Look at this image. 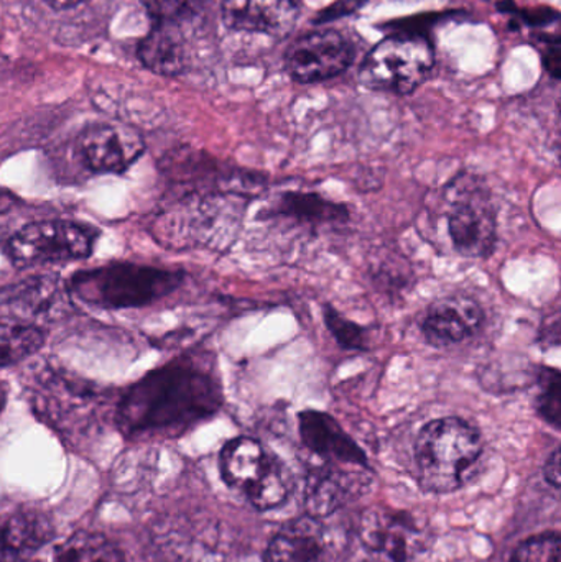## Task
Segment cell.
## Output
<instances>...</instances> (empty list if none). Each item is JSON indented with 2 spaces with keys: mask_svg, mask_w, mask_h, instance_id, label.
Returning <instances> with one entry per match:
<instances>
[{
  "mask_svg": "<svg viewBox=\"0 0 561 562\" xmlns=\"http://www.w3.org/2000/svg\"><path fill=\"white\" fill-rule=\"evenodd\" d=\"M216 373L197 359H177L152 370L125 390L115 423L128 438L183 431L211 418L223 406Z\"/></svg>",
  "mask_w": 561,
  "mask_h": 562,
  "instance_id": "obj_1",
  "label": "cell"
},
{
  "mask_svg": "<svg viewBox=\"0 0 561 562\" xmlns=\"http://www.w3.org/2000/svg\"><path fill=\"white\" fill-rule=\"evenodd\" d=\"M480 429L458 416L427 423L415 439L418 482L425 491L450 494L470 481L483 456Z\"/></svg>",
  "mask_w": 561,
  "mask_h": 562,
  "instance_id": "obj_2",
  "label": "cell"
},
{
  "mask_svg": "<svg viewBox=\"0 0 561 562\" xmlns=\"http://www.w3.org/2000/svg\"><path fill=\"white\" fill-rule=\"evenodd\" d=\"M180 270L158 269L137 263H109L75 273L66 290L98 310L144 307L177 291L183 283Z\"/></svg>",
  "mask_w": 561,
  "mask_h": 562,
  "instance_id": "obj_3",
  "label": "cell"
},
{
  "mask_svg": "<svg viewBox=\"0 0 561 562\" xmlns=\"http://www.w3.org/2000/svg\"><path fill=\"white\" fill-rule=\"evenodd\" d=\"M445 203L453 249L467 259H490L497 246V213L486 180L458 175L445 188Z\"/></svg>",
  "mask_w": 561,
  "mask_h": 562,
  "instance_id": "obj_4",
  "label": "cell"
},
{
  "mask_svg": "<svg viewBox=\"0 0 561 562\" xmlns=\"http://www.w3.org/2000/svg\"><path fill=\"white\" fill-rule=\"evenodd\" d=\"M434 65V46L427 36L397 33L369 52L359 69V79L372 91L411 94L424 85Z\"/></svg>",
  "mask_w": 561,
  "mask_h": 562,
  "instance_id": "obj_5",
  "label": "cell"
},
{
  "mask_svg": "<svg viewBox=\"0 0 561 562\" xmlns=\"http://www.w3.org/2000/svg\"><path fill=\"white\" fill-rule=\"evenodd\" d=\"M98 229L75 221H38L10 237L5 256L15 269L75 262L88 259L98 240Z\"/></svg>",
  "mask_w": 561,
  "mask_h": 562,
  "instance_id": "obj_6",
  "label": "cell"
},
{
  "mask_svg": "<svg viewBox=\"0 0 561 562\" xmlns=\"http://www.w3.org/2000/svg\"><path fill=\"white\" fill-rule=\"evenodd\" d=\"M355 46L341 32L316 30L289 46L285 69L293 81L310 85L341 75L355 61Z\"/></svg>",
  "mask_w": 561,
  "mask_h": 562,
  "instance_id": "obj_7",
  "label": "cell"
},
{
  "mask_svg": "<svg viewBox=\"0 0 561 562\" xmlns=\"http://www.w3.org/2000/svg\"><path fill=\"white\" fill-rule=\"evenodd\" d=\"M141 135L124 125L91 124L79 134L76 154L92 173L121 175L141 157Z\"/></svg>",
  "mask_w": 561,
  "mask_h": 562,
  "instance_id": "obj_8",
  "label": "cell"
},
{
  "mask_svg": "<svg viewBox=\"0 0 561 562\" xmlns=\"http://www.w3.org/2000/svg\"><path fill=\"white\" fill-rule=\"evenodd\" d=\"M417 535L405 514L369 510L356 531L359 562H407Z\"/></svg>",
  "mask_w": 561,
  "mask_h": 562,
  "instance_id": "obj_9",
  "label": "cell"
},
{
  "mask_svg": "<svg viewBox=\"0 0 561 562\" xmlns=\"http://www.w3.org/2000/svg\"><path fill=\"white\" fill-rule=\"evenodd\" d=\"M483 324V306L474 297L457 294L441 297L428 306L422 321V333L435 349H448L476 336Z\"/></svg>",
  "mask_w": 561,
  "mask_h": 562,
  "instance_id": "obj_10",
  "label": "cell"
},
{
  "mask_svg": "<svg viewBox=\"0 0 561 562\" xmlns=\"http://www.w3.org/2000/svg\"><path fill=\"white\" fill-rule=\"evenodd\" d=\"M65 307L58 277L38 276L0 290V319L40 326Z\"/></svg>",
  "mask_w": 561,
  "mask_h": 562,
  "instance_id": "obj_11",
  "label": "cell"
},
{
  "mask_svg": "<svg viewBox=\"0 0 561 562\" xmlns=\"http://www.w3.org/2000/svg\"><path fill=\"white\" fill-rule=\"evenodd\" d=\"M351 468L352 465L325 464L312 471L306 485V515L322 520L368 491L371 469L351 471Z\"/></svg>",
  "mask_w": 561,
  "mask_h": 562,
  "instance_id": "obj_12",
  "label": "cell"
},
{
  "mask_svg": "<svg viewBox=\"0 0 561 562\" xmlns=\"http://www.w3.org/2000/svg\"><path fill=\"white\" fill-rule=\"evenodd\" d=\"M299 431L306 449L323 459L325 464L369 469L368 456L361 446L329 413L303 409L299 413Z\"/></svg>",
  "mask_w": 561,
  "mask_h": 562,
  "instance_id": "obj_13",
  "label": "cell"
},
{
  "mask_svg": "<svg viewBox=\"0 0 561 562\" xmlns=\"http://www.w3.org/2000/svg\"><path fill=\"white\" fill-rule=\"evenodd\" d=\"M224 25L234 32L283 38L300 15V0H223Z\"/></svg>",
  "mask_w": 561,
  "mask_h": 562,
  "instance_id": "obj_14",
  "label": "cell"
},
{
  "mask_svg": "<svg viewBox=\"0 0 561 562\" xmlns=\"http://www.w3.org/2000/svg\"><path fill=\"white\" fill-rule=\"evenodd\" d=\"M53 538L52 520L38 510H16L0 518V562H23Z\"/></svg>",
  "mask_w": 561,
  "mask_h": 562,
  "instance_id": "obj_15",
  "label": "cell"
},
{
  "mask_svg": "<svg viewBox=\"0 0 561 562\" xmlns=\"http://www.w3.org/2000/svg\"><path fill=\"white\" fill-rule=\"evenodd\" d=\"M273 459L257 439L239 436L227 441L221 451V475L231 488L246 494L269 471Z\"/></svg>",
  "mask_w": 561,
  "mask_h": 562,
  "instance_id": "obj_16",
  "label": "cell"
},
{
  "mask_svg": "<svg viewBox=\"0 0 561 562\" xmlns=\"http://www.w3.org/2000/svg\"><path fill=\"white\" fill-rule=\"evenodd\" d=\"M263 562H325V531L305 515L287 524L270 541Z\"/></svg>",
  "mask_w": 561,
  "mask_h": 562,
  "instance_id": "obj_17",
  "label": "cell"
},
{
  "mask_svg": "<svg viewBox=\"0 0 561 562\" xmlns=\"http://www.w3.org/2000/svg\"><path fill=\"white\" fill-rule=\"evenodd\" d=\"M263 214L266 217H285L308 226L346 224L351 221V211L346 204L328 200L318 193L302 191H287L280 194L273 206Z\"/></svg>",
  "mask_w": 561,
  "mask_h": 562,
  "instance_id": "obj_18",
  "label": "cell"
},
{
  "mask_svg": "<svg viewBox=\"0 0 561 562\" xmlns=\"http://www.w3.org/2000/svg\"><path fill=\"white\" fill-rule=\"evenodd\" d=\"M191 36L178 30L154 25L138 45L142 63L161 76H177L188 65V42Z\"/></svg>",
  "mask_w": 561,
  "mask_h": 562,
  "instance_id": "obj_19",
  "label": "cell"
},
{
  "mask_svg": "<svg viewBox=\"0 0 561 562\" xmlns=\"http://www.w3.org/2000/svg\"><path fill=\"white\" fill-rule=\"evenodd\" d=\"M154 25L193 36L206 22L204 0H142Z\"/></svg>",
  "mask_w": 561,
  "mask_h": 562,
  "instance_id": "obj_20",
  "label": "cell"
},
{
  "mask_svg": "<svg viewBox=\"0 0 561 562\" xmlns=\"http://www.w3.org/2000/svg\"><path fill=\"white\" fill-rule=\"evenodd\" d=\"M45 339L42 327L0 319V367L15 366L35 356Z\"/></svg>",
  "mask_w": 561,
  "mask_h": 562,
  "instance_id": "obj_21",
  "label": "cell"
},
{
  "mask_svg": "<svg viewBox=\"0 0 561 562\" xmlns=\"http://www.w3.org/2000/svg\"><path fill=\"white\" fill-rule=\"evenodd\" d=\"M55 562H125L121 550L98 533L72 535L56 550Z\"/></svg>",
  "mask_w": 561,
  "mask_h": 562,
  "instance_id": "obj_22",
  "label": "cell"
},
{
  "mask_svg": "<svg viewBox=\"0 0 561 562\" xmlns=\"http://www.w3.org/2000/svg\"><path fill=\"white\" fill-rule=\"evenodd\" d=\"M290 492H292V477L285 465L276 458L263 477L249 492H246V497L256 510L269 512L285 504Z\"/></svg>",
  "mask_w": 561,
  "mask_h": 562,
  "instance_id": "obj_23",
  "label": "cell"
},
{
  "mask_svg": "<svg viewBox=\"0 0 561 562\" xmlns=\"http://www.w3.org/2000/svg\"><path fill=\"white\" fill-rule=\"evenodd\" d=\"M539 395L536 398L537 415L553 429L561 428V373L553 367H539L536 375Z\"/></svg>",
  "mask_w": 561,
  "mask_h": 562,
  "instance_id": "obj_24",
  "label": "cell"
},
{
  "mask_svg": "<svg viewBox=\"0 0 561 562\" xmlns=\"http://www.w3.org/2000/svg\"><path fill=\"white\" fill-rule=\"evenodd\" d=\"M323 319H325L326 329L332 333L341 349L358 350V352L369 350L368 330L355 321L343 316L332 304L323 306Z\"/></svg>",
  "mask_w": 561,
  "mask_h": 562,
  "instance_id": "obj_25",
  "label": "cell"
},
{
  "mask_svg": "<svg viewBox=\"0 0 561 562\" xmlns=\"http://www.w3.org/2000/svg\"><path fill=\"white\" fill-rule=\"evenodd\" d=\"M510 562H560V535L553 531L524 541Z\"/></svg>",
  "mask_w": 561,
  "mask_h": 562,
  "instance_id": "obj_26",
  "label": "cell"
},
{
  "mask_svg": "<svg viewBox=\"0 0 561 562\" xmlns=\"http://www.w3.org/2000/svg\"><path fill=\"white\" fill-rule=\"evenodd\" d=\"M560 321L559 307L553 311L552 317H549V319H543L542 329H540L539 337L540 344H542V346H549V349L560 346Z\"/></svg>",
  "mask_w": 561,
  "mask_h": 562,
  "instance_id": "obj_27",
  "label": "cell"
},
{
  "mask_svg": "<svg viewBox=\"0 0 561 562\" xmlns=\"http://www.w3.org/2000/svg\"><path fill=\"white\" fill-rule=\"evenodd\" d=\"M560 448H556L552 454L547 459L546 468H543V477L552 485L553 488H560L561 484V469H560Z\"/></svg>",
  "mask_w": 561,
  "mask_h": 562,
  "instance_id": "obj_28",
  "label": "cell"
},
{
  "mask_svg": "<svg viewBox=\"0 0 561 562\" xmlns=\"http://www.w3.org/2000/svg\"><path fill=\"white\" fill-rule=\"evenodd\" d=\"M53 9H71V7L79 5V3L86 2V0H45Z\"/></svg>",
  "mask_w": 561,
  "mask_h": 562,
  "instance_id": "obj_29",
  "label": "cell"
},
{
  "mask_svg": "<svg viewBox=\"0 0 561 562\" xmlns=\"http://www.w3.org/2000/svg\"><path fill=\"white\" fill-rule=\"evenodd\" d=\"M3 403H5V386L0 382V412H2Z\"/></svg>",
  "mask_w": 561,
  "mask_h": 562,
  "instance_id": "obj_30",
  "label": "cell"
}]
</instances>
